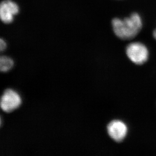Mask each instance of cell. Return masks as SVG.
Wrapping results in <instances>:
<instances>
[{"instance_id":"1","label":"cell","mask_w":156,"mask_h":156,"mask_svg":"<svg viewBox=\"0 0 156 156\" xmlns=\"http://www.w3.org/2000/svg\"><path fill=\"white\" fill-rule=\"evenodd\" d=\"M114 32L122 40H131L140 33L142 27V20L136 13L124 19L114 18L112 22Z\"/></svg>"},{"instance_id":"2","label":"cell","mask_w":156,"mask_h":156,"mask_svg":"<svg viewBox=\"0 0 156 156\" xmlns=\"http://www.w3.org/2000/svg\"><path fill=\"white\" fill-rule=\"evenodd\" d=\"M22 104L19 94L11 88L6 89L0 98V108L6 113H11L18 109Z\"/></svg>"},{"instance_id":"3","label":"cell","mask_w":156,"mask_h":156,"mask_svg":"<svg viewBox=\"0 0 156 156\" xmlns=\"http://www.w3.org/2000/svg\"><path fill=\"white\" fill-rule=\"evenodd\" d=\"M126 52L129 59L138 65L144 63L149 57L147 48L141 43H131L127 47Z\"/></svg>"},{"instance_id":"4","label":"cell","mask_w":156,"mask_h":156,"mask_svg":"<svg viewBox=\"0 0 156 156\" xmlns=\"http://www.w3.org/2000/svg\"><path fill=\"white\" fill-rule=\"evenodd\" d=\"M19 11V6L11 0H5L0 3V20L4 23H10Z\"/></svg>"},{"instance_id":"5","label":"cell","mask_w":156,"mask_h":156,"mask_svg":"<svg viewBox=\"0 0 156 156\" xmlns=\"http://www.w3.org/2000/svg\"><path fill=\"white\" fill-rule=\"evenodd\" d=\"M107 131L113 140L117 142H121L126 136L127 127L122 121L114 120L108 125Z\"/></svg>"},{"instance_id":"6","label":"cell","mask_w":156,"mask_h":156,"mask_svg":"<svg viewBox=\"0 0 156 156\" xmlns=\"http://www.w3.org/2000/svg\"><path fill=\"white\" fill-rule=\"evenodd\" d=\"M7 48L6 41L0 38V52H3ZM14 62L13 59L7 56H0V72L9 71L13 67Z\"/></svg>"},{"instance_id":"7","label":"cell","mask_w":156,"mask_h":156,"mask_svg":"<svg viewBox=\"0 0 156 156\" xmlns=\"http://www.w3.org/2000/svg\"><path fill=\"white\" fill-rule=\"evenodd\" d=\"M153 35L154 37H155V39H156V30H154V31Z\"/></svg>"},{"instance_id":"8","label":"cell","mask_w":156,"mask_h":156,"mask_svg":"<svg viewBox=\"0 0 156 156\" xmlns=\"http://www.w3.org/2000/svg\"><path fill=\"white\" fill-rule=\"evenodd\" d=\"M2 124V119L1 117L0 116V127L1 126Z\"/></svg>"}]
</instances>
